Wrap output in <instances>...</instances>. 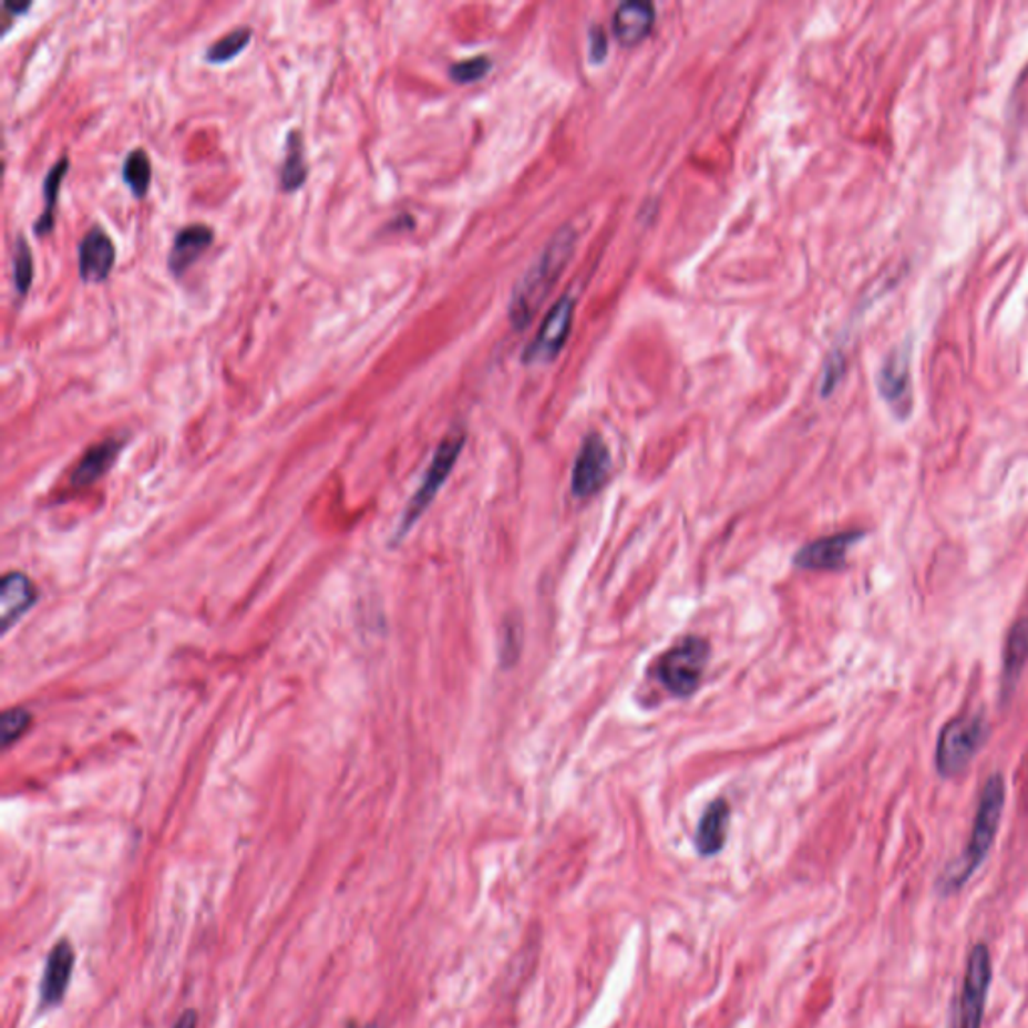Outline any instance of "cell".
Wrapping results in <instances>:
<instances>
[{
    "label": "cell",
    "instance_id": "cell-1",
    "mask_svg": "<svg viewBox=\"0 0 1028 1028\" xmlns=\"http://www.w3.org/2000/svg\"><path fill=\"white\" fill-rule=\"evenodd\" d=\"M1005 802H1007L1005 778L1003 773H993L980 792L968 846L964 850L963 856L956 857L953 864H948L943 876L938 878L936 888L940 896H953L958 890H963L966 882L975 876L976 870L983 866V862L993 850L998 827L1003 822Z\"/></svg>",
    "mask_w": 1028,
    "mask_h": 1028
},
{
    "label": "cell",
    "instance_id": "cell-2",
    "mask_svg": "<svg viewBox=\"0 0 1028 1028\" xmlns=\"http://www.w3.org/2000/svg\"><path fill=\"white\" fill-rule=\"evenodd\" d=\"M577 246V234L573 227H563L553 239L546 244L535 264L526 269L525 274L514 286L508 318L516 330H523L535 320L536 311L548 298L551 289L555 288L561 274L567 268L568 259Z\"/></svg>",
    "mask_w": 1028,
    "mask_h": 1028
},
{
    "label": "cell",
    "instance_id": "cell-3",
    "mask_svg": "<svg viewBox=\"0 0 1028 1028\" xmlns=\"http://www.w3.org/2000/svg\"><path fill=\"white\" fill-rule=\"evenodd\" d=\"M990 728L985 716H958L944 726L936 743V770L950 780L963 775L985 748Z\"/></svg>",
    "mask_w": 1028,
    "mask_h": 1028
},
{
    "label": "cell",
    "instance_id": "cell-4",
    "mask_svg": "<svg viewBox=\"0 0 1028 1028\" xmlns=\"http://www.w3.org/2000/svg\"><path fill=\"white\" fill-rule=\"evenodd\" d=\"M709 655V642L696 635H689L661 655L655 675L671 696H693L701 686Z\"/></svg>",
    "mask_w": 1028,
    "mask_h": 1028
},
{
    "label": "cell",
    "instance_id": "cell-5",
    "mask_svg": "<svg viewBox=\"0 0 1028 1028\" xmlns=\"http://www.w3.org/2000/svg\"><path fill=\"white\" fill-rule=\"evenodd\" d=\"M464 442H466V434L462 430L450 432L449 436L440 442L439 449H436L432 462H430L429 471L422 479V484L418 486L417 494L410 498L407 511L402 514V521H400L397 531V541H400L412 526L417 525L418 518L426 513L430 503L436 498L442 484L446 482L450 472H452L454 464L461 456Z\"/></svg>",
    "mask_w": 1028,
    "mask_h": 1028
},
{
    "label": "cell",
    "instance_id": "cell-6",
    "mask_svg": "<svg viewBox=\"0 0 1028 1028\" xmlns=\"http://www.w3.org/2000/svg\"><path fill=\"white\" fill-rule=\"evenodd\" d=\"M993 983V958L986 944H975L966 960L963 993L956 1007L954 1028H983L986 998Z\"/></svg>",
    "mask_w": 1028,
    "mask_h": 1028
},
{
    "label": "cell",
    "instance_id": "cell-7",
    "mask_svg": "<svg viewBox=\"0 0 1028 1028\" xmlns=\"http://www.w3.org/2000/svg\"><path fill=\"white\" fill-rule=\"evenodd\" d=\"M573 318H575V298L570 294H565L548 310L545 320L541 321L538 332L523 352V362L526 366H543L553 362L567 343L568 333L573 330Z\"/></svg>",
    "mask_w": 1028,
    "mask_h": 1028
},
{
    "label": "cell",
    "instance_id": "cell-8",
    "mask_svg": "<svg viewBox=\"0 0 1028 1028\" xmlns=\"http://www.w3.org/2000/svg\"><path fill=\"white\" fill-rule=\"evenodd\" d=\"M878 392L890 412L898 420H908L914 412V384H912L911 350L894 348L880 366Z\"/></svg>",
    "mask_w": 1028,
    "mask_h": 1028
},
{
    "label": "cell",
    "instance_id": "cell-9",
    "mask_svg": "<svg viewBox=\"0 0 1028 1028\" xmlns=\"http://www.w3.org/2000/svg\"><path fill=\"white\" fill-rule=\"evenodd\" d=\"M613 471V456L605 439L593 432L585 436L578 450L573 476H570V491L577 498H593L603 491L609 481Z\"/></svg>",
    "mask_w": 1028,
    "mask_h": 1028
},
{
    "label": "cell",
    "instance_id": "cell-10",
    "mask_svg": "<svg viewBox=\"0 0 1028 1028\" xmlns=\"http://www.w3.org/2000/svg\"><path fill=\"white\" fill-rule=\"evenodd\" d=\"M864 538V531H844L835 535L820 536L803 545L793 565L803 570H840L846 565L850 548Z\"/></svg>",
    "mask_w": 1028,
    "mask_h": 1028
},
{
    "label": "cell",
    "instance_id": "cell-11",
    "mask_svg": "<svg viewBox=\"0 0 1028 1028\" xmlns=\"http://www.w3.org/2000/svg\"><path fill=\"white\" fill-rule=\"evenodd\" d=\"M117 249L101 225H93L79 241V276L85 284H103L113 274Z\"/></svg>",
    "mask_w": 1028,
    "mask_h": 1028
},
{
    "label": "cell",
    "instance_id": "cell-12",
    "mask_svg": "<svg viewBox=\"0 0 1028 1028\" xmlns=\"http://www.w3.org/2000/svg\"><path fill=\"white\" fill-rule=\"evenodd\" d=\"M75 968V950L69 940L54 944L41 976V1005L56 1007L63 1003Z\"/></svg>",
    "mask_w": 1028,
    "mask_h": 1028
},
{
    "label": "cell",
    "instance_id": "cell-13",
    "mask_svg": "<svg viewBox=\"0 0 1028 1028\" xmlns=\"http://www.w3.org/2000/svg\"><path fill=\"white\" fill-rule=\"evenodd\" d=\"M215 232L207 224H189L173 237L167 256V269L175 278H182L193 264L199 261L209 247L214 246Z\"/></svg>",
    "mask_w": 1028,
    "mask_h": 1028
},
{
    "label": "cell",
    "instance_id": "cell-14",
    "mask_svg": "<svg viewBox=\"0 0 1028 1028\" xmlns=\"http://www.w3.org/2000/svg\"><path fill=\"white\" fill-rule=\"evenodd\" d=\"M37 600V587L21 570H11L0 580V623L2 631H11Z\"/></svg>",
    "mask_w": 1028,
    "mask_h": 1028
},
{
    "label": "cell",
    "instance_id": "cell-15",
    "mask_svg": "<svg viewBox=\"0 0 1028 1028\" xmlns=\"http://www.w3.org/2000/svg\"><path fill=\"white\" fill-rule=\"evenodd\" d=\"M655 24V7L645 0L623 2L613 14V32L623 47H635L645 41Z\"/></svg>",
    "mask_w": 1028,
    "mask_h": 1028
},
{
    "label": "cell",
    "instance_id": "cell-16",
    "mask_svg": "<svg viewBox=\"0 0 1028 1028\" xmlns=\"http://www.w3.org/2000/svg\"><path fill=\"white\" fill-rule=\"evenodd\" d=\"M123 446L125 442L119 439L103 440L95 446H91L76 464L75 471L71 472V484L76 489H85V486L95 484L99 479H103L111 471V466L117 462Z\"/></svg>",
    "mask_w": 1028,
    "mask_h": 1028
},
{
    "label": "cell",
    "instance_id": "cell-17",
    "mask_svg": "<svg viewBox=\"0 0 1028 1028\" xmlns=\"http://www.w3.org/2000/svg\"><path fill=\"white\" fill-rule=\"evenodd\" d=\"M729 815H731V810L726 800H716L707 805L697 825L696 834V847L701 856H716L721 852V847L726 846Z\"/></svg>",
    "mask_w": 1028,
    "mask_h": 1028
},
{
    "label": "cell",
    "instance_id": "cell-18",
    "mask_svg": "<svg viewBox=\"0 0 1028 1028\" xmlns=\"http://www.w3.org/2000/svg\"><path fill=\"white\" fill-rule=\"evenodd\" d=\"M1028 664V617L1018 619L1008 633L1005 654H1003V699L1015 693L1020 675Z\"/></svg>",
    "mask_w": 1028,
    "mask_h": 1028
},
{
    "label": "cell",
    "instance_id": "cell-19",
    "mask_svg": "<svg viewBox=\"0 0 1028 1028\" xmlns=\"http://www.w3.org/2000/svg\"><path fill=\"white\" fill-rule=\"evenodd\" d=\"M308 175L310 167L306 161L304 135L300 128H294L286 135V153L279 167V189L284 193H296L306 185Z\"/></svg>",
    "mask_w": 1028,
    "mask_h": 1028
},
{
    "label": "cell",
    "instance_id": "cell-20",
    "mask_svg": "<svg viewBox=\"0 0 1028 1028\" xmlns=\"http://www.w3.org/2000/svg\"><path fill=\"white\" fill-rule=\"evenodd\" d=\"M69 167H71V161H69V155L64 153L44 175L43 214L39 215V219L32 224V232L37 237H47L49 234H53L54 215H56V205H59V197H61V185H63L64 177L69 173Z\"/></svg>",
    "mask_w": 1028,
    "mask_h": 1028
},
{
    "label": "cell",
    "instance_id": "cell-21",
    "mask_svg": "<svg viewBox=\"0 0 1028 1028\" xmlns=\"http://www.w3.org/2000/svg\"><path fill=\"white\" fill-rule=\"evenodd\" d=\"M123 182L127 185L135 199H145L150 193L151 177H153V165H151L150 153L145 150L128 151L127 157L123 161Z\"/></svg>",
    "mask_w": 1028,
    "mask_h": 1028
},
{
    "label": "cell",
    "instance_id": "cell-22",
    "mask_svg": "<svg viewBox=\"0 0 1028 1028\" xmlns=\"http://www.w3.org/2000/svg\"><path fill=\"white\" fill-rule=\"evenodd\" d=\"M254 31L251 27H237L234 31L224 34L219 41H215L212 47H207L205 61L212 64H225L234 61L236 56L244 53L247 44L251 43Z\"/></svg>",
    "mask_w": 1028,
    "mask_h": 1028
},
{
    "label": "cell",
    "instance_id": "cell-23",
    "mask_svg": "<svg viewBox=\"0 0 1028 1028\" xmlns=\"http://www.w3.org/2000/svg\"><path fill=\"white\" fill-rule=\"evenodd\" d=\"M32 279H34V257H32L27 237L21 236L17 239L14 256H12V284L21 298L29 294Z\"/></svg>",
    "mask_w": 1028,
    "mask_h": 1028
},
{
    "label": "cell",
    "instance_id": "cell-24",
    "mask_svg": "<svg viewBox=\"0 0 1028 1028\" xmlns=\"http://www.w3.org/2000/svg\"><path fill=\"white\" fill-rule=\"evenodd\" d=\"M32 716L22 709V707H12V709H7L0 718V728H2V746L4 748H11L14 741L24 736V731L31 728Z\"/></svg>",
    "mask_w": 1028,
    "mask_h": 1028
},
{
    "label": "cell",
    "instance_id": "cell-25",
    "mask_svg": "<svg viewBox=\"0 0 1028 1028\" xmlns=\"http://www.w3.org/2000/svg\"><path fill=\"white\" fill-rule=\"evenodd\" d=\"M489 71H491V61L486 56H474V59L452 64L449 75L459 85H471L489 75Z\"/></svg>",
    "mask_w": 1028,
    "mask_h": 1028
},
{
    "label": "cell",
    "instance_id": "cell-26",
    "mask_svg": "<svg viewBox=\"0 0 1028 1028\" xmlns=\"http://www.w3.org/2000/svg\"><path fill=\"white\" fill-rule=\"evenodd\" d=\"M607 56V34L599 27H593L589 32V59L593 63H600Z\"/></svg>",
    "mask_w": 1028,
    "mask_h": 1028
},
{
    "label": "cell",
    "instance_id": "cell-27",
    "mask_svg": "<svg viewBox=\"0 0 1028 1028\" xmlns=\"http://www.w3.org/2000/svg\"><path fill=\"white\" fill-rule=\"evenodd\" d=\"M31 11V2H22V4H12V2H4V19H14V17H22L27 12Z\"/></svg>",
    "mask_w": 1028,
    "mask_h": 1028
},
{
    "label": "cell",
    "instance_id": "cell-28",
    "mask_svg": "<svg viewBox=\"0 0 1028 1028\" xmlns=\"http://www.w3.org/2000/svg\"><path fill=\"white\" fill-rule=\"evenodd\" d=\"M173 1028H197V1012L192 1008L185 1010Z\"/></svg>",
    "mask_w": 1028,
    "mask_h": 1028
},
{
    "label": "cell",
    "instance_id": "cell-29",
    "mask_svg": "<svg viewBox=\"0 0 1028 1028\" xmlns=\"http://www.w3.org/2000/svg\"><path fill=\"white\" fill-rule=\"evenodd\" d=\"M366 1028H378V1027H366Z\"/></svg>",
    "mask_w": 1028,
    "mask_h": 1028
}]
</instances>
